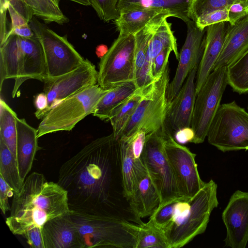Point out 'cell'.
Segmentation results:
<instances>
[{"instance_id": "1", "label": "cell", "mask_w": 248, "mask_h": 248, "mask_svg": "<svg viewBox=\"0 0 248 248\" xmlns=\"http://www.w3.org/2000/svg\"><path fill=\"white\" fill-rule=\"evenodd\" d=\"M120 146L112 133L92 141L62 166L58 183L67 192L71 210L95 212L108 202Z\"/></svg>"}, {"instance_id": "2", "label": "cell", "mask_w": 248, "mask_h": 248, "mask_svg": "<svg viewBox=\"0 0 248 248\" xmlns=\"http://www.w3.org/2000/svg\"><path fill=\"white\" fill-rule=\"evenodd\" d=\"M67 192L58 183L48 182L44 175L33 172L18 193H14L6 224L15 235L42 227L48 220L70 214Z\"/></svg>"}, {"instance_id": "3", "label": "cell", "mask_w": 248, "mask_h": 248, "mask_svg": "<svg viewBox=\"0 0 248 248\" xmlns=\"http://www.w3.org/2000/svg\"><path fill=\"white\" fill-rule=\"evenodd\" d=\"M15 80L12 96L29 79H47L43 48L35 36L24 38L10 34L0 44V90L6 79Z\"/></svg>"}, {"instance_id": "4", "label": "cell", "mask_w": 248, "mask_h": 248, "mask_svg": "<svg viewBox=\"0 0 248 248\" xmlns=\"http://www.w3.org/2000/svg\"><path fill=\"white\" fill-rule=\"evenodd\" d=\"M217 188L211 179L194 196L179 203L173 219L161 230L169 248L183 247L205 231L211 214L218 205Z\"/></svg>"}, {"instance_id": "5", "label": "cell", "mask_w": 248, "mask_h": 248, "mask_svg": "<svg viewBox=\"0 0 248 248\" xmlns=\"http://www.w3.org/2000/svg\"><path fill=\"white\" fill-rule=\"evenodd\" d=\"M84 248H136L139 225L108 214L71 210Z\"/></svg>"}, {"instance_id": "6", "label": "cell", "mask_w": 248, "mask_h": 248, "mask_svg": "<svg viewBox=\"0 0 248 248\" xmlns=\"http://www.w3.org/2000/svg\"><path fill=\"white\" fill-rule=\"evenodd\" d=\"M168 65L162 76L142 89V97L126 125L120 139L127 140L139 130L147 135L162 130L166 125L169 84Z\"/></svg>"}, {"instance_id": "7", "label": "cell", "mask_w": 248, "mask_h": 248, "mask_svg": "<svg viewBox=\"0 0 248 248\" xmlns=\"http://www.w3.org/2000/svg\"><path fill=\"white\" fill-rule=\"evenodd\" d=\"M110 89H103L97 84L64 99L43 118L37 129V138L54 132L71 131L79 122L93 113Z\"/></svg>"}, {"instance_id": "8", "label": "cell", "mask_w": 248, "mask_h": 248, "mask_svg": "<svg viewBox=\"0 0 248 248\" xmlns=\"http://www.w3.org/2000/svg\"><path fill=\"white\" fill-rule=\"evenodd\" d=\"M206 137L223 153L248 150V113L234 101L220 105Z\"/></svg>"}, {"instance_id": "9", "label": "cell", "mask_w": 248, "mask_h": 248, "mask_svg": "<svg viewBox=\"0 0 248 248\" xmlns=\"http://www.w3.org/2000/svg\"><path fill=\"white\" fill-rule=\"evenodd\" d=\"M29 25L43 48L47 79L71 72L84 63L85 59L68 41L66 35L58 34L35 16Z\"/></svg>"}, {"instance_id": "10", "label": "cell", "mask_w": 248, "mask_h": 248, "mask_svg": "<svg viewBox=\"0 0 248 248\" xmlns=\"http://www.w3.org/2000/svg\"><path fill=\"white\" fill-rule=\"evenodd\" d=\"M135 37L119 33L100 58L97 84L108 90L135 80Z\"/></svg>"}, {"instance_id": "11", "label": "cell", "mask_w": 248, "mask_h": 248, "mask_svg": "<svg viewBox=\"0 0 248 248\" xmlns=\"http://www.w3.org/2000/svg\"><path fill=\"white\" fill-rule=\"evenodd\" d=\"M163 129L146 135L141 154L142 163L159 195V206L181 197L165 150Z\"/></svg>"}, {"instance_id": "12", "label": "cell", "mask_w": 248, "mask_h": 248, "mask_svg": "<svg viewBox=\"0 0 248 248\" xmlns=\"http://www.w3.org/2000/svg\"><path fill=\"white\" fill-rule=\"evenodd\" d=\"M228 85L227 67H220L210 73L197 94L190 125L195 132L193 143L204 141Z\"/></svg>"}, {"instance_id": "13", "label": "cell", "mask_w": 248, "mask_h": 248, "mask_svg": "<svg viewBox=\"0 0 248 248\" xmlns=\"http://www.w3.org/2000/svg\"><path fill=\"white\" fill-rule=\"evenodd\" d=\"M162 135L165 150L172 169L180 196L192 198L205 182L201 179L195 162L196 155L186 147L177 143L167 125Z\"/></svg>"}, {"instance_id": "14", "label": "cell", "mask_w": 248, "mask_h": 248, "mask_svg": "<svg viewBox=\"0 0 248 248\" xmlns=\"http://www.w3.org/2000/svg\"><path fill=\"white\" fill-rule=\"evenodd\" d=\"M97 78L95 65L86 59L74 71L45 80L44 92L47 98L48 111L64 99L97 84Z\"/></svg>"}, {"instance_id": "15", "label": "cell", "mask_w": 248, "mask_h": 248, "mask_svg": "<svg viewBox=\"0 0 248 248\" xmlns=\"http://www.w3.org/2000/svg\"><path fill=\"white\" fill-rule=\"evenodd\" d=\"M187 34L182 48L175 76L169 84L167 97L170 103L176 96L186 78L194 67L198 65L203 50L206 28L200 29L195 21L186 23Z\"/></svg>"}, {"instance_id": "16", "label": "cell", "mask_w": 248, "mask_h": 248, "mask_svg": "<svg viewBox=\"0 0 248 248\" xmlns=\"http://www.w3.org/2000/svg\"><path fill=\"white\" fill-rule=\"evenodd\" d=\"M227 231L225 246L245 248L248 242V192L236 190L222 214Z\"/></svg>"}, {"instance_id": "17", "label": "cell", "mask_w": 248, "mask_h": 248, "mask_svg": "<svg viewBox=\"0 0 248 248\" xmlns=\"http://www.w3.org/2000/svg\"><path fill=\"white\" fill-rule=\"evenodd\" d=\"M198 65L190 71L176 96L169 103L166 124L175 132L190 127L196 97L195 79Z\"/></svg>"}, {"instance_id": "18", "label": "cell", "mask_w": 248, "mask_h": 248, "mask_svg": "<svg viewBox=\"0 0 248 248\" xmlns=\"http://www.w3.org/2000/svg\"><path fill=\"white\" fill-rule=\"evenodd\" d=\"M228 24L226 22H221L206 27L203 50L195 79L196 95L213 70L220 55Z\"/></svg>"}, {"instance_id": "19", "label": "cell", "mask_w": 248, "mask_h": 248, "mask_svg": "<svg viewBox=\"0 0 248 248\" xmlns=\"http://www.w3.org/2000/svg\"><path fill=\"white\" fill-rule=\"evenodd\" d=\"M70 214L50 219L42 227L45 248H84Z\"/></svg>"}, {"instance_id": "20", "label": "cell", "mask_w": 248, "mask_h": 248, "mask_svg": "<svg viewBox=\"0 0 248 248\" xmlns=\"http://www.w3.org/2000/svg\"><path fill=\"white\" fill-rule=\"evenodd\" d=\"M248 50V15L234 25L228 24L224 42L213 70L228 67Z\"/></svg>"}, {"instance_id": "21", "label": "cell", "mask_w": 248, "mask_h": 248, "mask_svg": "<svg viewBox=\"0 0 248 248\" xmlns=\"http://www.w3.org/2000/svg\"><path fill=\"white\" fill-rule=\"evenodd\" d=\"M16 160L20 176L24 183L31 169L36 152L39 149L37 129L30 125L25 119L16 118Z\"/></svg>"}, {"instance_id": "22", "label": "cell", "mask_w": 248, "mask_h": 248, "mask_svg": "<svg viewBox=\"0 0 248 248\" xmlns=\"http://www.w3.org/2000/svg\"><path fill=\"white\" fill-rule=\"evenodd\" d=\"M170 16L162 10L142 8L121 13L114 21L119 33L134 35L148 25L161 23Z\"/></svg>"}, {"instance_id": "23", "label": "cell", "mask_w": 248, "mask_h": 248, "mask_svg": "<svg viewBox=\"0 0 248 248\" xmlns=\"http://www.w3.org/2000/svg\"><path fill=\"white\" fill-rule=\"evenodd\" d=\"M128 201L130 210L138 224L143 223L140 221L141 218L151 216L158 208L160 197L148 173L140 179Z\"/></svg>"}, {"instance_id": "24", "label": "cell", "mask_w": 248, "mask_h": 248, "mask_svg": "<svg viewBox=\"0 0 248 248\" xmlns=\"http://www.w3.org/2000/svg\"><path fill=\"white\" fill-rule=\"evenodd\" d=\"M191 0H119L117 10L120 13L133 10L147 8L162 10L171 16L186 23L190 19L188 12Z\"/></svg>"}, {"instance_id": "25", "label": "cell", "mask_w": 248, "mask_h": 248, "mask_svg": "<svg viewBox=\"0 0 248 248\" xmlns=\"http://www.w3.org/2000/svg\"><path fill=\"white\" fill-rule=\"evenodd\" d=\"M138 89L134 81L110 89L97 104L92 115L102 121H108L111 113Z\"/></svg>"}, {"instance_id": "26", "label": "cell", "mask_w": 248, "mask_h": 248, "mask_svg": "<svg viewBox=\"0 0 248 248\" xmlns=\"http://www.w3.org/2000/svg\"><path fill=\"white\" fill-rule=\"evenodd\" d=\"M120 164L123 194L128 201L137 186V173L128 141L120 139Z\"/></svg>"}, {"instance_id": "27", "label": "cell", "mask_w": 248, "mask_h": 248, "mask_svg": "<svg viewBox=\"0 0 248 248\" xmlns=\"http://www.w3.org/2000/svg\"><path fill=\"white\" fill-rule=\"evenodd\" d=\"M166 48H171L179 60L176 39L171 30V24L165 19L154 32L148 45L146 58L153 61L155 58Z\"/></svg>"}, {"instance_id": "28", "label": "cell", "mask_w": 248, "mask_h": 248, "mask_svg": "<svg viewBox=\"0 0 248 248\" xmlns=\"http://www.w3.org/2000/svg\"><path fill=\"white\" fill-rule=\"evenodd\" d=\"M142 91L139 89L130 98L115 109L110 114L109 120L116 139H120L123 131L136 110L142 97Z\"/></svg>"}, {"instance_id": "29", "label": "cell", "mask_w": 248, "mask_h": 248, "mask_svg": "<svg viewBox=\"0 0 248 248\" xmlns=\"http://www.w3.org/2000/svg\"><path fill=\"white\" fill-rule=\"evenodd\" d=\"M16 112L2 99L0 101V139L16 159L17 129Z\"/></svg>"}, {"instance_id": "30", "label": "cell", "mask_w": 248, "mask_h": 248, "mask_svg": "<svg viewBox=\"0 0 248 248\" xmlns=\"http://www.w3.org/2000/svg\"><path fill=\"white\" fill-rule=\"evenodd\" d=\"M0 175L13 189L14 193L20 190L23 182L21 180L16 158L0 139Z\"/></svg>"}, {"instance_id": "31", "label": "cell", "mask_w": 248, "mask_h": 248, "mask_svg": "<svg viewBox=\"0 0 248 248\" xmlns=\"http://www.w3.org/2000/svg\"><path fill=\"white\" fill-rule=\"evenodd\" d=\"M33 11L34 16L43 20L45 23L54 22L63 25L69 19L51 0H23Z\"/></svg>"}, {"instance_id": "32", "label": "cell", "mask_w": 248, "mask_h": 248, "mask_svg": "<svg viewBox=\"0 0 248 248\" xmlns=\"http://www.w3.org/2000/svg\"><path fill=\"white\" fill-rule=\"evenodd\" d=\"M228 82L234 92L248 93V50L227 67Z\"/></svg>"}, {"instance_id": "33", "label": "cell", "mask_w": 248, "mask_h": 248, "mask_svg": "<svg viewBox=\"0 0 248 248\" xmlns=\"http://www.w3.org/2000/svg\"><path fill=\"white\" fill-rule=\"evenodd\" d=\"M162 22L148 25L134 35L136 41L135 79L145 61L146 52L150 40L155 30Z\"/></svg>"}, {"instance_id": "34", "label": "cell", "mask_w": 248, "mask_h": 248, "mask_svg": "<svg viewBox=\"0 0 248 248\" xmlns=\"http://www.w3.org/2000/svg\"><path fill=\"white\" fill-rule=\"evenodd\" d=\"M139 225L136 248H169L167 240L160 230L146 223Z\"/></svg>"}, {"instance_id": "35", "label": "cell", "mask_w": 248, "mask_h": 248, "mask_svg": "<svg viewBox=\"0 0 248 248\" xmlns=\"http://www.w3.org/2000/svg\"><path fill=\"white\" fill-rule=\"evenodd\" d=\"M245 0H191L188 17L196 22L209 13L229 8L232 4Z\"/></svg>"}, {"instance_id": "36", "label": "cell", "mask_w": 248, "mask_h": 248, "mask_svg": "<svg viewBox=\"0 0 248 248\" xmlns=\"http://www.w3.org/2000/svg\"><path fill=\"white\" fill-rule=\"evenodd\" d=\"M91 6L104 22L115 20L119 16L117 4L119 0H90Z\"/></svg>"}, {"instance_id": "37", "label": "cell", "mask_w": 248, "mask_h": 248, "mask_svg": "<svg viewBox=\"0 0 248 248\" xmlns=\"http://www.w3.org/2000/svg\"><path fill=\"white\" fill-rule=\"evenodd\" d=\"M228 21V8L209 13L200 17L195 22L200 29L204 30L209 25Z\"/></svg>"}, {"instance_id": "38", "label": "cell", "mask_w": 248, "mask_h": 248, "mask_svg": "<svg viewBox=\"0 0 248 248\" xmlns=\"http://www.w3.org/2000/svg\"><path fill=\"white\" fill-rule=\"evenodd\" d=\"M172 50L166 48L161 51L153 60L152 74L155 80L158 79L164 73L168 65L169 58Z\"/></svg>"}, {"instance_id": "39", "label": "cell", "mask_w": 248, "mask_h": 248, "mask_svg": "<svg viewBox=\"0 0 248 248\" xmlns=\"http://www.w3.org/2000/svg\"><path fill=\"white\" fill-rule=\"evenodd\" d=\"M248 15V0L237 2L228 8V22L234 25Z\"/></svg>"}, {"instance_id": "40", "label": "cell", "mask_w": 248, "mask_h": 248, "mask_svg": "<svg viewBox=\"0 0 248 248\" xmlns=\"http://www.w3.org/2000/svg\"><path fill=\"white\" fill-rule=\"evenodd\" d=\"M10 5L29 23L34 16L32 9L23 0H0V7H8Z\"/></svg>"}, {"instance_id": "41", "label": "cell", "mask_w": 248, "mask_h": 248, "mask_svg": "<svg viewBox=\"0 0 248 248\" xmlns=\"http://www.w3.org/2000/svg\"><path fill=\"white\" fill-rule=\"evenodd\" d=\"M32 248H45L42 227H36L28 230L24 235Z\"/></svg>"}, {"instance_id": "42", "label": "cell", "mask_w": 248, "mask_h": 248, "mask_svg": "<svg viewBox=\"0 0 248 248\" xmlns=\"http://www.w3.org/2000/svg\"><path fill=\"white\" fill-rule=\"evenodd\" d=\"M14 195L13 189L0 175V207L4 214L10 210L9 198Z\"/></svg>"}, {"instance_id": "43", "label": "cell", "mask_w": 248, "mask_h": 248, "mask_svg": "<svg viewBox=\"0 0 248 248\" xmlns=\"http://www.w3.org/2000/svg\"><path fill=\"white\" fill-rule=\"evenodd\" d=\"M34 105L36 109L34 113L36 117L38 119L43 118L48 111L47 98L44 92L35 96Z\"/></svg>"}, {"instance_id": "44", "label": "cell", "mask_w": 248, "mask_h": 248, "mask_svg": "<svg viewBox=\"0 0 248 248\" xmlns=\"http://www.w3.org/2000/svg\"><path fill=\"white\" fill-rule=\"evenodd\" d=\"M194 138L195 132L191 127H184L176 131L174 138L175 140L180 144L193 143Z\"/></svg>"}, {"instance_id": "45", "label": "cell", "mask_w": 248, "mask_h": 248, "mask_svg": "<svg viewBox=\"0 0 248 248\" xmlns=\"http://www.w3.org/2000/svg\"><path fill=\"white\" fill-rule=\"evenodd\" d=\"M10 34H15L24 38H31L34 36V33L29 24L10 29L7 37Z\"/></svg>"}, {"instance_id": "46", "label": "cell", "mask_w": 248, "mask_h": 248, "mask_svg": "<svg viewBox=\"0 0 248 248\" xmlns=\"http://www.w3.org/2000/svg\"><path fill=\"white\" fill-rule=\"evenodd\" d=\"M8 11L11 20L10 30L22 25L29 24L27 20L18 13L10 5L8 4Z\"/></svg>"}, {"instance_id": "47", "label": "cell", "mask_w": 248, "mask_h": 248, "mask_svg": "<svg viewBox=\"0 0 248 248\" xmlns=\"http://www.w3.org/2000/svg\"><path fill=\"white\" fill-rule=\"evenodd\" d=\"M8 9H0V44H2L6 39L9 30L7 28L6 13Z\"/></svg>"}, {"instance_id": "48", "label": "cell", "mask_w": 248, "mask_h": 248, "mask_svg": "<svg viewBox=\"0 0 248 248\" xmlns=\"http://www.w3.org/2000/svg\"><path fill=\"white\" fill-rule=\"evenodd\" d=\"M108 49L106 46L100 45L96 48V54L101 58L107 53Z\"/></svg>"}, {"instance_id": "49", "label": "cell", "mask_w": 248, "mask_h": 248, "mask_svg": "<svg viewBox=\"0 0 248 248\" xmlns=\"http://www.w3.org/2000/svg\"><path fill=\"white\" fill-rule=\"evenodd\" d=\"M72 1L77 3H78L80 4L85 5V6H89L91 5V1L90 0H68Z\"/></svg>"}, {"instance_id": "50", "label": "cell", "mask_w": 248, "mask_h": 248, "mask_svg": "<svg viewBox=\"0 0 248 248\" xmlns=\"http://www.w3.org/2000/svg\"><path fill=\"white\" fill-rule=\"evenodd\" d=\"M53 3H54L57 6L59 7V2L60 0H51Z\"/></svg>"}]
</instances>
